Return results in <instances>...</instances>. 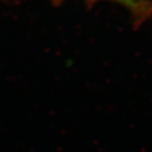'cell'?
I'll return each mask as SVG.
<instances>
[{
    "label": "cell",
    "mask_w": 152,
    "mask_h": 152,
    "mask_svg": "<svg viewBox=\"0 0 152 152\" xmlns=\"http://www.w3.org/2000/svg\"><path fill=\"white\" fill-rule=\"evenodd\" d=\"M115 1L126 7L136 15L145 14L149 10L147 7V0H115Z\"/></svg>",
    "instance_id": "1"
}]
</instances>
